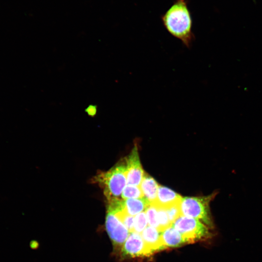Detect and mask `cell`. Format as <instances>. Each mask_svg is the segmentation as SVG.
I'll return each instance as SVG.
<instances>
[{
    "instance_id": "obj_1",
    "label": "cell",
    "mask_w": 262,
    "mask_h": 262,
    "mask_svg": "<svg viewBox=\"0 0 262 262\" xmlns=\"http://www.w3.org/2000/svg\"><path fill=\"white\" fill-rule=\"evenodd\" d=\"M163 23L168 32L190 48L195 38L192 19L186 0H176L162 16Z\"/></svg>"
},
{
    "instance_id": "obj_2",
    "label": "cell",
    "mask_w": 262,
    "mask_h": 262,
    "mask_svg": "<svg viewBox=\"0 0 262 262\" xmlns=\"http://www.w3.org/2000/svg\"><path fill=\"white\" fill-rule=\"evenodd\" d=\"M93 180L103 188L108 201L122 198V193L127 184L126 163L123 162L106 172L98 173Z\"/></svg>"
},
{
    "instance_id": "obj_3",
    "label": "cell",
    "mask_w": 262,
    "mask_h": 262,
    "mask_svg": "<svg viewBox=\"0 0 262 262\" xmlns=\"http://www.w3.org/2000/svg\"><path fill=\"white\" fill-rule=\"evenodd\" d=\"M216 195V193L214 192L206 196L182 198L180 203L181 214L200 219L205 225L212 228L213 223L210 212L209 203Z\"/></svg>"
},
{
    "instance_id": "obj_4",
    "label": "cell",
    "mask_w": 262,
    "mask_h": 262,
    "mask_svg": "<svg viewBox=\"0 0 262 262\" xmlns=\"http://www.w3.org/2000/svg\"><path fill=\"white\" fill-rule=\"evenodd\" d=\"M172 226L180 233L187 243L211 237L208 227L196 218L181 215Z\"/></svg>"
},
{
    "instance_id": "obj_5",
    "label": "cell",
    "mask_w": 262,
    "mask_h": 262,
    "mask_svg": "<svg viewBox=\"0 0 262 262\" xmlns=\"http://www.w3.org/2000/svg\"><path fill=\"white\" fill-rule=\"evenodd\" d=\"M105 227L115 249L121 250L130 232L119 219L109 211H107Z\"/></svg>"
},
{
    "instance_id": "obj_6",
    "label": "cell",
    "mask_w": 262,
    "mask_h": 262,
    "mask_svg": "<svg viewBox=\"0 0 262 262\" xmlns=\"http://www.w3.org/2000/svg\"><path fill=\"white\" fill-rule=\"evenodd\" d=\"M125 161L127 184L140 186L145 173L140 163L136 146L133 148Z\"/></svg>"
},
{
    "instance_id": "obj_7",
    "label": "cell",
    "mask_w": 262,
    "mask_h": 262,
    "mask_svg": "<svg viewBox=\"0 0 262 262\" xmlns=\"http://www.w3.org/2000/svg\"><path fill=\"white\" fill-rule=\"evenodd\" d=\"M124 257L135 258L149 256L141 234L132 231L121 249Z\"/></svg>"
},
{
    "instance_id": "obj_8",
    "label": "cell",
    "mask_w": 262,
    "mask_h": 262,
    "mask_svg": "<svg viewBox=\"0 0 262 262\" xmlns=\"http://www.w3.org/2000/svg\"><path fill=\"white\" fill-rule=\"evenodd\" d=\"M162 232L157 228L149 225L141 233L148 256L165 249L162 239Z\"/></svg>"
},
{
    "instance_id": "obj_9",
    "label": "cell",
    "mask_w": 262,
    "mask_h": 262,
    "mask_svg": "<svg viewBox=\"0 0 262 262\" xmlns=\"http://www.w3.org/2000/svg\"><path fill=\"white\" fill-rule=\"evenodd\" d=\"M181 196L171 189L159 185L156 199L153 204L158 208L166 209L173 205L180 203Z\"/></svg>"
},
{
    "instance_id": "obj_10",
    "label": "cell",
    "mask_w": 262,
    "mask_h": 262,
    "mask_svg": "<svg viewBox=\"0 0 262 262\" xmlns=\"http://www.w3.org/2000/svg\"><path fill=\"white\" fill-rule=\"evenodd\" d=\"M161 234L165 248L178 247L187 243L180 233L172 225L162 231Z\"/></svg>"
},
{
    "instance_id": "obj_11",
    "label": "cell",
    "mask_w": 262,
    "mask_h": 262,
    "mask_svg": "<svg viewBox=\"0 0 262 262\" xmlns=\"http://www.w3.org/2000/svg\"><path fill=\"white\" fill-rule=\"evenodd\" d=\"M159 186L152 177L147 174H144L140 186L144 194V197L150 204L154 203L156 199Z\"/></svg>"
},
{
    "instance_id": "obj_12",
    "label": "cell",
    "mask_w": 262,
    "mask_h": 262,
    "mask_svg": "<svg viewBox=\"0 0 262 262\" xmlns=\"http://www.w3.org/2000/svg\"><path fill=\"white\" fill-rule=\"evenodd\" d=\"M125 210L131 215L134 216L145 212L150 205L144 197L129 198L124 200Z\"/></svg>"
},
{
    "instance_id": "obj_13",
    "label": "cell",
    "mask_w": 262,
    "mask_h": 262,
    "mask_svg": "<svg viewBox=\"0 0 262 262\" xmlns=\"http://www.w3.org/2000/svg\"><path fill=\"white\" fill-rule=\"evenodd\" d=\"M144 197L140 186L127 184L124 188L121 197L125 200L129 198H138Z\"/></svg>"
},
{
    "instance_id": "obj_14",
    "label": "cell",
    "mask_w": 262,
    "mask_h": 262,
    "mask_svg": "<svg viewBox=\"0 0 262 262\" xmlns=\"http://www.w3.org/2000/svg\"><path fill=\"white\" fill-rule=\"evenodd\" d=\"M113 213H114L119 219V220L124 224L130 232L133 231L134 219L133 216L128 214L126 212L125 208L122 210Z\"/></svg>"
},
{
    "instance_id": "obj_15",
    "label": "cell",
    "mask_w": 262,
    "mask_h": 262,
    "mask_svg": "<svg viewBox=\"0 0 262 262\" xmlns=\"http://www.w3.org/2000/svg\"><path fill=\"white\" fill-rule=\"evenodd\" d=\"M157 209V221L159 225L158 230L163 231L164 229L172 225L166 210L162 208L156 207Z\"/></svg>"
},
{
    "instance_id": "obj_16",
    "label": "cell",
    "mask_w": 262,
    "mask_h": 262,
    "mask_svg": "<svg viewBox=\"0 0 262 262\" xmlns=\"http://www.w3.org/2000/svg\"><path fill=\"white\" fill-rule=\"evenodd\" d=\"M148 224L145 212L136 215L134 219L133 231L141 234Z\"/></svg>"
},
{
    "instance_id": "obj_17",
    "label": "cell",
    "mask_w": 262,
    "mask_h": 262,
    "mask_svg": "<svg viewBox=\"0 0 262 262\" xmlns=\"http://www.w3.org/2000/svg\"><path fill=\"white\" fill-rule=\"evenodd\" d=\"M145 213L148 225L158 229L159 225L157 221L156 207L153 204H150L145 211Z\"/></svg>"
},
{
    "instance_id": "obj_18",
    "label": "cell",
    "mask_w": 262,
    "mask_h": 262,
    "mask_svg": "<svg viewBox=\"0 0 262 262\" xmlns=\"http://www.w3.org/2000/svg\"><path fill=\"white\" fill-rule=\"evenodd\" d=\"M180 203L165 209L172 224L177 218L182 215L180 208Z\"/></svg>"
},
{
    "instance_id": "obj_19",
    "label": "cell",
    "mask_w": 262,
    "mask_h": 262,
    "mask_svg": "<svg viewBox=\"0 0 262 262\" xmlns=\"http://www.w3.org/2000/svg\"><path fill=\"white\" fill-rule=\"evenodd\" d=\"M86 112L89 115L94 116L96 114V107L92 105L89 106L87 108Z\"/></svg>"
}]
</instances>
